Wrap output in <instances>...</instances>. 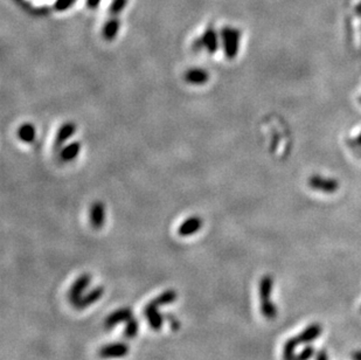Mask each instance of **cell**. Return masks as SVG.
Returning a JSON list of instances; mask_svg holds the SVG:
<instances>
[{"mask_svg": "<svg viewBox=\"0 0 361 360\" xmlns=\"http://www.w3.org/2000/svg\"><path fill=\"white\" fill-rule=\"evenodd\" d=\"M177 297H178L177 291L173 290V289H169V290H165L163 294H160L158 297L152 299V302L160 308V306L172 304V303L176 302Z\"/></svg>", "mask_w": 361, "mask_h": 360, "instance_id": "cell-16", "label": "cell"}, {"mask_svg": "<svg viewBox=\"0 0 361 360\" xmlns=\"http://www.w3.org/2000/svg\"><path fill=\"white\" fill-rule=\"evenodd\" d=\"M35 137H37V130H35V127L33 124H23V126L18 129V138H19L23 143H33Z\"/></svg>", "mask_w": 361, "mask_h": 360, "instance_id": "cell-14", "label": "cell"}, {"mask_svg": "<svg viewBox=\"0 0 361 360\" xmlns=\"http://www.w3.org/2000/svg\"><path fill=\"white\" fill-rule=\"evenodd\" d=\"M261 312H262V315L266 317L267 319L271 320L277 316V308L273 303V301L269 299V301L261 302Z\"/></svg>", "mask_w": 361, "mask_h": 360, "instance_id": "cell-20", "label": "cell"}, {"mask_svg": "<svg viewBox=\"0 0 361 360\" xmlns=\"http://www.w3.org/2000/svg\"><path fill=\"white\" fill-rule=\"evenodd\" d=\"M129 345L125 343L106 344L98 350V357L102 359H121L129 354Z\"/></svg>", "mask_w": 361, "mask_h": 360, "instance_id": "cell-3", "label": "cell"}, {"mask_svg": "<svg viewBox=\"0 0 361 360\" xmlns=\"http://www.w3.org/2000/svg\"><path fill=\"white\" fill-rule=\"evenodd\" d=\"M134 317V311H132L131 308L129 306H125V308H119L117 309L116 311L110 313V315L106 317L104 320V329L105 330H112L116 325H118L119 323L125 322L127 323L129 319H131Z\"/></svg>", "mask_w": 361, "mask_h": 360, "instance_id": "cell-5", "label": "cell"}, {"mask_svg": "<svg viewBox=\"0 0 361 360\" xmlns=\"http://www.w3.org/2000/svg\"><path fill=\"white\" fill-rule=\"evenodd\" d=\"M81 151V144L78 142H73V143L68 144L64 146V148L61 150V159L64 160V162H71V160L76 158V157L80 155Z\"/></svg>", "mask_w": 361, "mask_h": 360, "instance_id": "cell-15", "label": "cell"}, {"mask_svg": "<svg viewBox=\"0 0 361 360\" xmlns=\"http://www.w3.org/2000/svg\"><path fill=\"white\" fill-rule=\"evenodd\" d=\"M195 44L198 49L205 48L209 54H214V53H216L217 49H219V45H220L219 35H217L214 28L209 27L205 31L202 37L196 40Z\"/></svg>", "mask_w": 361, "mask_h": 360, "instance_id": "cell-4", "label": "cell"}, {"mask_svg": "<svg viewBox=\"0 0 361 360\" xmlns=\"http://www.w3.org/2000/svg\"><path fill=\"white\" fill-rule=\"evenodd\" d=\"M105 206L101 201H96L91 205L89 211V220L94 229H101L105 223Z\"/></svg>", "mask_w": 361, "mask_h": 360, "instance_id": "cell-7", "label": "cell"}, {"mask_svg": "<svg viewBox=\"0 0 361 360\" xmlns=\"http://www.w3.org/2000/svg\"><path fill=\"white\" fill-rule=\"evenodd\" d=\"M241 33L236 28L224 27L221 32V40H222L224 54L228 59H234L237 55L238 45H240Z\"/></svg>", "mask_w": 361, "mask_h": 360, "instance_id": "cell-1", "label": "cell"}, {"mask_svg": "<svg viewBox=\"0 0 361 360\" xmlns=\"http://www.w3.org/2000/svg\"><path fill=\"white\" fill-rule=\"evenodd\" d=\"M90 282L91 276L89 274H82L74 281V283L69 288V292H68V298H69L71 304H76L78 299L84 295V291L87 290Z\"/></svg>", "mask_w": 361, "mask_h": 360, "instance_id": "cell-2", "label": "cell"}, {"mask_svg": "<svg viewBox=\"0 0 361 360\" xmlns=\"http://www.w3.org/2000/svg\"><path fill=\"white\" fill-rule=\"evenodd\" d=\"M119 26L121 24L117 19H111L105 24L104 30H103V35H104L106 40H113V39H115L119 31Z\"/></svg>", "mask_w": 361, "mask_h": 360, "instance_id": "cell-17", "label": "cell"}, {"mask_svg": "<svg viewBox=\"0 0 361 360\" xmlns=\"http://www.w3.org/2000/svg\"><path fill=\"white\" fill-rule=\"evenodd\" d=\"M125 3H127V0H116L111 7V12H115V13L119 12V11L125 6Z\"/></svg>", "mask_w": 361, "mask_h": 360, "instance_id": "cell-24", "label": "cell"}, {"mask_svg": "<svg viewBox=\"0 0 361 360\" xmlns=\"http://www.w3.org/2000/svg\"><path fill=\"white\" fill-rule=\"evenodd\" d=\"M321 326L319 324H311L306 327L305 330L302 331V333L297 337L299 344H310L317 339L321 334Z\"/></svg>", "mask_w": 361, "mask_h": 360, "instance_id": "cell-11", "label": "cell"}, {"mask_svg": "<svg viewBox=\"0 0 361 360\" xmlns=\"http://www.w3.org/2000/svg\"><path fill=\"white\" fill-rule=\"evenodd\" d=\"M164 317H165V318H167V320H169L171 329H172L173 331H178L180 329V322H179V319H178L176 316L172 315V313H166V315Z\"/></svg>", "mask_w": 361, "mask_h": 360, "instance_id": "cell-22", "label": "cell"}, {"mask_svg": "<svg viewBox=\"0 0 361 360\" xmlns=\"http://www.w3.org/2000/svg\"><path fill=\"white\" fill-rule=\"evenodd\" d=\"M352 359L353 360H361V351L354 352V353L352 354Z\"/></svg>", "mask_w": 361, "mask_h": 360, "instance_id": "cell-26", "label": "cell"}, {"mask_svg": "<svg viewBox=\"0 0 361 360\" xmlns=\"http://www.w3.org/2000/svg\"><path fill=\"white\" fill-rule=\"evenodd\" d=\"M139 331V323L138 320L132 317L131 319H129L127 322V326H125L124 330V337L127 339H135L137 337Z\"/></svg>", "mask_w": 361, "mask_h": 360, "instance_id": "cell-19", "label": "cell"}, {"mask_svg": "<svg viewBox=\"0 0 361 360\" xmlns=\"http://www.w3.org/2000/svg\"><path fill=\"white\" fill-rule=\"evenodd\" d=\"M185 80L191 84H205L209 80V74L202 68H192L185 73Z\"/></svg>", "mask_w": 361, "mask_h": 360, "instance_id": "cell-12", "label": "cell"}, {"mask_svg": "<svg viewBox=\"0 0 361 360\" xmlns=\"http://www.w3.org/2000/svg\"><path fill=\"white\" fill-rule=\"evenodd\" d=\"M316 360H328L327 353L325 351H319L316 355Z\"/></svg>", "mask_w": 361, "mask_h": 360, "instance_id": "cell-25", "label": "cell"}, {"mask_svg": "<svg viewBox=\"0 0 361 360\" xmlns=\"http://www.w3.org/2000/svg\"><path fill=\"white\" fill-rule=\"evenodd\" d=\"M202 228V219L199 216H191L184 220L178 228V234L181 237L192 236Z\"/></svg>", "mask_w": 361, "mask_h": 360, "instance_id": "cell-8", "label": "cell"}, {"mask_svg": "<svg viewBox=\"0 0 361 360\" xmlns=\"http://www.w3.org/2000/svg\"><path fill=\"white\" fill-rule=\"evenodd\" d=\"M104 295V288L103 287H96L92 289V290L88 291L87 294H84L82 297L78 299V302L74 306L78 310L85 309L88 306H90L98 301L102 296Z\"/></svg>", "mask_w": 361, "mask_h": 360, "instance_id": "cell-9", "label": "cell"}, {"mask_svg": "<svg viewBox=\"0 0 361 360\" xmlns=\"http://www.w3.org/2000/svg\"><path fill=\"white\" fill-rule=\"evenodd\" d=\"M74 3V0H58V3H56L55 7L60 11H62L64 9H68L71 4Z\"/></svg>", "mask_w": 361, "mask_h": 360, "instance_id": "cell-23", "label": "cell"}, {"mask_svg": "<svg viewBox=\"0 0 361 360\" xmlns=\"http://www.w3.org/2000/svg\"><path fill=\"white\" fill-rule=\"evenodd\" d=\"M274 289V279L270 275H264L262 279L260 280L259 284V294L261 302L269 301L273 294Z\"/></svg>", "mask_w": 361, "mask_h": 360, "instance_id": "cell-13", "label": "cell"}, {"mask_svg": "<svg viewBox=\"0 0 361 360\" xmlns=\"http://www.w3.org/2000/svg\"><path fill=\"white\" fill-rule=\"evenodd\" d=\"M314 355V348L312 346H306L299 352V354H296L295 360H310Z\"/></svg>", "mask_w": 361, "mask_h": 360, "instance_id": "cell-21", "label": "cell"}, {"mask_svg": "<svg viewBox=\"0 0 361 360\" xmlns=\"http://www.w3.org/2000/svg\"><path fill=\"white\" fill-rule=\"evenodd\" d=\"M159 306H157L152 301L148 303L144 308V316L148 320L149 325L151 326L153 331H160L164 324V317L158 310Z\"/></svg>", "mask_w": 361, "mask_h": 360, "instance_id": "cell-6", "label": "cell"}, {"mask_svg": "<svg viewBox=\"0 0 361 360\" xmlns=\"http://www.w3.org/2000/svg\"><path fill=\"white\" fill-rule=\"evenodd\" d=\"M297 337L296 338H290V339L287 340V343L284 344L283 348V360H295L296 358V347L298 345Z\"/></svg>", "mask_w": 361, "mask_h": 360, "instance_id": "cell-18", "label": "cell"}, {"mask_svg": "<svg viewBox=\"0 0 361 360\" xmlns=\"http://www.w3.org/2000/svg\"><path fill=\"white\" fill-rule=\"evenodd\" d=\"M76 133V126L73 122H67L63 126L60 127L55 137V146L56 148H61L68 140H70Z\"/></svg>", "mask_w": 361, "mask_h": 360, "instance_id": "cell-10", "label": "cell"}]
</instances>
